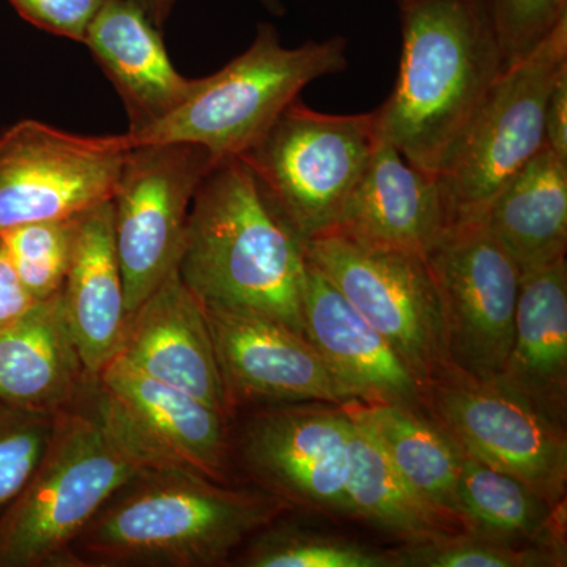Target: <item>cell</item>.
Wrapping results in <instances>:
<instances>
[{
    "label": "cell",
    "instance_id": "6da1fadb",
    "mask_svg": "<svg viewBox=\"0 0 567 567\" xmlns=\"http://www.w3.org/2000/svg\"><path fill=\"white\" fill-rule=\"evenodd\" d=\"M200 303L303 334L305 241L240 156L218 159L194 194L177 265Z\"/></svg>",
    "mask_w": 567,
    "mask_h": 567
},
{
    "label": "cell",
    "instance_id": "7a4b0ae2",
    "mask_svg": "<svg viewBox=\"0 0 567 567\" xmlns=\"http://www.w3.org/2000/svg\"><path fill=\"white\" fill-rule=\"evenodd\" d=\"M398 80L380 136L439 177L505 71L486 0H401Z\"/></svg>",
    "mask_w": 567,
    "mask_h": 567
},
{
    "label": "cell",
    "instance_id": "3957f363",
    "mask_svg": "<svg viewBox=\"0 0 567 567\" xmlns=\"http://www.w3.org/2000/svg\"><path fill=\"white\" fill-rule=\"evenodd\" d=\"M287 506L268 491L145 468L104 503L73 555L80 566H215Z\"/></svg>",
    "mask_w": 567,
    "mask_h": 567
},
{
    "label": "cell",
    "instance_id": "277c9868",
    "mask_svg": "<svg viewBox=\"0 0 567 567\" xmlns=\"http://www.w3.org/2000/svg\"><path fill=\"white\" fill-rule=\"evenodd\" d=\"M91 394L55 415L35 472L0 514V567L80 566L73 555L76 537L118 488L145 470L104 424Z\"/></svg>",
    "mask_w": 567,
    "mask_h": 567
},
{
    "label": "cell",
    "instance_id": "5b68a950",
    "mask_svg": "<svg viewBox=\"0 0 567 567\" xmlns=\"http://www.w3.org/2000/svg\"><path fill=\"white\" fill-rule=\"evenodd\" d=\"M347 66L342 37L287 48L274 25L260 24L251 47L215 74L197 80L177 110L125 134L132 147L183 142L204 148L215 159L244 156L297 102L306 85Z\"/></svg>",
    "mask_w": 567,
    "mask_h": 567
},
{
    "label": "cell",
    "instance_id": "8992f818",
    "mask_svg": "<svg viewBox=\"0 0 567 567\" xmlns=\"http://www.w3.org/2000/svg\"><path fill=\"white\" fill-rule=\"evenodd\" d=\"M380 140L375 112L324 114L295 102L244 158L303 241L331 233Z\"/></svg>",
    "mask_w": 567,
    "mask_h": 567
},
{
    "label": "cell",
    "instance_id": "52a82bcc",
    "mask_svg": "<svg viewBox=\"0 0 567 567\" xmlns=\"http://www.w3.org/2000/svg\"><path fill=\"white\" fill-rule=\"evenodd\" d=\"M566 69L567 20L496 80L453 158L439 175L451 226L481 223L499 189L546 147L548 95Z\"/></svg>",
    "mask_w": 567,
    "mask_h": 567
},
{
    "label": "cell",
    "instance_id": "ba28073f",
    "mask_svg": "<svg viewBox=\"0 0 567 567\" xmlns=\"http://www.w3.org/2000/svg\"><path fill=\"white\" fill-rule=\"evenodd\" d=\"M423 409L457 446L566 505L567 436L527 399L496 379H477L446 364L424 386Z\"/></svg>",
    "mask_w": 567,
    "mask_h": 567
},
{
    "label": "cell",
    "instance_id": "9c48e42d",
    "mask_svg": "<svg viewBox=\"0 0 567 567\" xmlns=\"http://www.w3.org/2000/svg\"><path fill=\"white\" fill-rule=\"evenodd\" d=\"M216 162L183 142L130 148L111 197L126 319L177 268L194 194Z\"/></svg>",
    "mask_w": 567,
    "mask_h": 567
},
{
    "label": "cell",
    "instance_id": "30bf717a",
    "mask_svg": "<svg viewBox=\"0 0 567 567\" xmlns=\"http://www.w3.org/2000/svg\"><path fill=\"white\" fill-rule=\"evenodd\" d=\"M424 259L439 292L446 363L496 379L513 346L517 264L483 223L454 224Z\"/></svg>",
    "mask_w": 567,
    "mask_h": 567
},
{
    "label": "cell",
    "instance_id": "8fae6325",
    "mask_svg": "<svg viewBox=\"0 0 567 567\" xmlns=\"http://www.w3.org/2000/svg\"><path fill=\"white\" fill-rule=\"evenodd\" d=\"M130 148L126 134L82 136L39 121L14 123L0 134V234L107 203Z\"/></svg>",
    "mask_w": 567,
    "mask_h": 567
},
{
    "label": "cell",
    "instance_id": "7c38bea8",
    "mask_svg": "<svg viewBox=\"0 0 567 567\" xmlns=\"http://www.w3.org/2000/svg\"><path fill=\"white\" fill-rule=\"evenodd\" d=\"M305 252L423 386L445 368L439 292L424 257L368 248L336 234L305 241Z\"/></svg>",
    "mask_w": 567,
    "mask_h": 567
},
{
    "label": "cell",
    "instance_id": "4fadbf2b",
    "mask_svg": "<svg viewBox=\"0 0 567 567\" xmlns=\"http://www.w3.org/2000/svg\"><path fill=\"white\" fill-rule=\"evenodd\" d=\"M104 424L145 468L188 473L226 484V416L192 394L114 357L93 386Z\"/></svg>",
    "mask_w": 567,
    "mask_h": 567
},
{
    "label": "cell",
    "instance_id": "5bb4252c",
    "mask_svg": "<svg viewBox=\"0 0 567 567\" xmlns=\"http://www.w3.org/2000/svg\"><path fill=\"white\" fill-rule=\"evenodd\" d=\"M339 412L278 410L246 425L241 454L268 492L320 513L350 516L352 421Z\"/></svg>",
    "mask_w": 567,
    "mask_h": 567
},
{
    "label": "cell",
    "instance_id": "9a60e30c",
    "mask_svg": "<svg viewBox=\"0 0 567 567\" xmlns=\"http://www.w3.org/2000/svg\"><path fill=\"white\" fill-rule=\"evenodd\" d=\"M204 308L230 405L234 399L346 404L303 334L265 317Z\"/></svg>",
    "mask_w": 567,
    "mask_h": 567
},
{
    "label": "cell",
    "instance_id": "2e32d148",
    "mask_svg": "<svg viewBox=\"0 0 567 567\" xmlns=\"http://www.w3.org/2000/svg\"><path fill=\"white\" fill-rule=\"evenodd\" d=\"M115 357L229 415L233 405L204 305L182 281L177 268L126 319Z\"/></svg>",
    "mask_w": 567,
    "mask_h": 567
},
{
    "label": "cell",
    "instance_id": "e0dca14e",
    "mask_svg": "<svg viewBox=\"0 0 567 567\" xmlns=\"http://www.w3.org/2000/svg\"><path fill=\"white\" fill-rule=\"evenodd\" d=\"M301 312L305 338L322 358L347 402H391L423 409V383L311 262Z\"/></svg>",
    "mask_w": 567,
    "mask_h": 567
},
{
    "label": "cell",
    "instance_id": "ac0fdd59",
    "mask_svg": "<svg viewBox=\"0 0 567 567\" xmlns=\"http://www.w3.org/2000/svg\"><path fill=\"white\" fill-rule=\"evenodd\" d=\"M439 177L380 136L334 229L353 244L425 257L450 229Z\"/></svg>",
    "mask_w": 567,
    "mask_h": 567
},
{
    "label": "cell",
    "instance_id": "d6986e66",
    "mask_svg": "<svg viewBox=\"0 0 567 567\" xmlns=\"http://www.w3.org/2000/svg\"><path fill=\"white\" fill-rule=\"evenodd\" d=\"M71 331L62 292L35 301L0 328V401L58 415L82 404L95 385Z\"/></svg>",
    "mask_w": 567,
    "mask_h": 567
},
{
    "label": "cell",
    "instance_id": "ffe728a7",
    "mask_svg": "<svg viewBox=\"0 0 567 567\" xmlns=\"http://www.w3.org/2000/svg\"><path fill=\"white\" fill-rule=\"evenodd\" d=\"M84 43L121 93L128 133L166 117L196 87L175 70L159 28L134 0H106Z\"/></svg>",
    "mask_w": 567,
    "mask_h": 567
},
{
    "label": "cell",
    "instance_id": "44dd1931",
    "mask_svg": "<svg viewBox=\"0 0 567 567\" xmlns=\"http://www.w3.org/2000/svg\"><path fill=\"white\" fill-rule=\"evenodd\" d=\"M496 380L527 399L544 415L566 424V257L522 274L513 346Z\"/></svg>",
    "mask_w": 567,
    "mask_h": 567
},
{
    "label": "cell",
    "instance_id": "7402d4cb",
    "mask_svg": "<svg viewBox=\"0 0 567 567\" xmlns=\"http://www.w3.org/2000/svg\"><path fill=\"white\" fill-rule=\"evenodd\" d=\"M62 300L85 369L96 379L117 353L126 324L125 287L115 251L111 200L76 218Z\"/></svg>",
    "mask_w": 567,
    "mask_h": 567
},
{
    "label": "cell",
    "instance_id": "603a6c76",
    "mask_svg": "<svg viewBox=\"0 0 567 567\" xmlns=\"http://www.w3.org/2000/svg\"><path fill=\"white\" fill-rule=\"evenodd\" d=\"M481 223L520 274L565 259L567 162L544 147L488 204Z\"/></svg>",
    "mask_w": 567,
    "mask_h": 567
},
{
    "label": "cell",
    "instance_id": "cb8c5ba5",
    "mask_svg": "<svg viewBox=\"0 0 567 567\" xmlns=\"http://www.w3.org/2000/svg\"><path fill=\"white\" fill-rule=\"evenodd\" d=\"M341 410L375 436L399 475L417 494L465 527L457 498L461 451L434 420L421 415L416 406L391 402L349 401Z\"/></svg>",
    "mask_w": 567,
    "mask_h": 567
},
{
    "label": "cell",
    "instance_id": "d4e9b609",
    "mask_svg": "<svg viewBox=\"0 0 567 567\" xmlns=\"http://www.w3.org/2000/svg\"><path fill=\"white\" fill-rule=\"evenodd\" d=\"M458 514L466 532L565 550L566 505H554L517 477L473 457L461 446Z\"/></svg>",
    "mask_w": 567,
    "mask_h": 567
},
{
    "label": "cell",
    "instance_id": "484cf974",
    "mask_svg": "<svg viewBox=\"0 0 567 567\" xmlns=\"http://www.w3.org/2000/svg\"><path fill=\"white\" fill-rule=\"evenodd\" d=\"M350 421L352 434L347 481L350 516L393 533L404 543L466 532L457 518L436 509L399 475L368 429L352 417Z\"/></svg>",
    "mask_w": 567,
    "mask_h": 567
},
{
    "label": "cell",
    "instance_id": "4316f807",
    "mask_svg": "<svg viewBox=\"0 0 567 567\" xmlns=\"http://www.w3.org/2000/svg\"><path fill=\"white\" fill-rule=\"evenodd\" d=\"M391 551L395 567H544L566 561V551L558 548L524 546L473 532L412 540Z\"/></svg>",
    "mask_w": 567,
    "mask_h": 567
},
{
    "label": "cell",
    "instance_id": "83f0119b",
    "mask_svg": "<svg viewBox=\"0 0 567 567\" xmlns=\"http://www.w3.org/2000/svg\"><path fill=\"white\" fill-rule=\"evenodd\" d=\"M76 218L24 224L0 234L22 284L37 301L62 292L73 254Z\"/></svg>",
    "mask_w": 567,
    "mask_h": 567
},
{
    "label": "cell",
    "instance_id": "f1b7e54d",
    "mask_svg": "<svg viewBox=\"0 0 567 567\" xmlns=\"http://www.w3.org/2000/svg\"><path fill=\"white\" fill-rule=\"evenodd\" d=\"M248 567H395L393 551L316 535V533H267L241 558Z\"/></svg>",
    "mask_w": 567,
    "mask_h": 567
},
{
    "label": "cell",
    "instance_id": "f546056e",
    "mask_svg": "<svg viewBox=\"0 0 567 567\" xmlns=\"http://www.w3.org/2000/svg\"><path fill=\"white\" fill-rule=\"evenodd\" d=\"M55 415L0 401V514L20 495L50 445Z\"/></svg>",
    "mask_w": 567,
    "mask_h": 567
},
{
    "label": "cell",
    "instance_id": "4dcf8cb0",
    "mask_svg": "<svg viewBox=\"0 0 567 567\" xmlns=\"http://www.w3.org/2000/svg\"><path fill=\"white\" fill-rule=\"evenodd\" d=\"M505 69L527 58L567 20V0H486Z\"/></svg>",
    "mask_w": 567,
    "mask_h": 567
},
{
    "label": "cell",
    "instance_id": "1f68e13d",
    "mask_svg": "<svg viewBox=\"0 0 567 567\" xmlns=\"http://www.w3.org/2000/svg\"><path fill=\"white\" fill-rule=\"evenodd\" d=\"M25 21L43 31L84 43L89 25L106 0H10Z\"/></svg>",
    "mask_w": 567,
    "mask_h": 567
},
{
    "label": "cell",
    "instance_id": "d6a6232c",
    "mask_svg": "<svg viewBox=\"0 0 567 567\" xmlns=\"http://www.w3.org/2000/svg\"><path fill=\"white\" fill-rule=\"evenodd\" d=\"M22 284L9 251L0 238V328L7 327L29 311L35 303Z\"/></svg>",
    "mask_w": 567,
    "mask_h": 567
},
{
    "label": "cell",
    "instance_id": "836d02e7",
    "mask_svg": "<svg viewBox=\"0 0 567 567\" xmlns=\"http://www.w3.org/2000/svg\"><path fill=\"white\" fill-rule=\"evenodd\" d=\"M544 140L546 147L567 162V69L558 74L548 95Z\"/></svg>",
    "mask_w": 567,
    "mask_h": 567
},
{
    "label": "cell",
    "instance_id": "e575fe53",
    "mask_svg": "<svg viewBox=\"0 0 567 567\" xmlns=\"http://www.w3.org/2000/svg\"><path fill=\"white\" fill-rule=\"evenodd\" d=\"M134 2L155 22L156 28L162 29L177 0H134ZM259 2H262L267 9L275 11V13L281 14L284 11L279 0H259Z\"/></svg>",
    "mask_w": 567,
    "mask_h": 567
},
{
    "label": "cell",
    "instance_id": "d590c367",
    "mask_svg": "<svg viewBox=\"0 0 567 567\" xmlns=\"http://www.w3.org/2000/svg\"><path fill=\"white\" fill-rule=\"evenodd\" d=\"M395 2H401V0H395Z\"/></svg>",
    "mask_w": 567,
    "mask_h": 567
}]
</instances>
